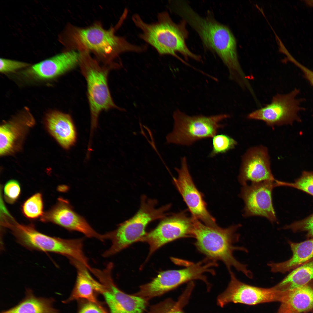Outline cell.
I'll list each match as a JSON object with an SVG mask.
<instances>
[{
    "instance_id": "1",
    "label": "cell",
    "mask_w": 313,
    "mask_h": 313,
    "mask_svg": "<svg viewBox=\"0 0 313 313\" xmlns=\"http://www.w3.org/2000/svg\"><path fill=\"white\" fill-rule=\"evenodd\" d=\"M126 16L123 14L116 25L108 30L104 29L99 22L86 28L69 23L61 36L60 41L67 51L92 52L104 65L120 68L121 63L114 61L121 54L127 52H143L148 47L146 45L132 44L125 38L115 34Z\"/></svg>"
},
{
    "instance_id": "2",
    "label": "cell",
    "mask_w": 313,
    "mask_h": 313,
    "mask_svg": "<svg viewBox=\"0 0 313 313\" xmlns=\"http://www.w3.org/2000/svg\"><path fill=\"white\" fill-rule=\"evenodd\" d=\"M170 10L195 31L206 48L219 57L228 68L230 79L237 83L246 80L238 59L235 38L228 27L209 14L201 16L185 1H174Z\"/></svg>"
},
{
    "instance_id": "3",
    "label": "cell",
    "mask_w": 313,
    "mask_h": 313,
    "mask_svg": "<svg viewBox=\"0 0 313 313\" xmlns=\"http://www.w3.org/2000/svg\"><path fill=\"white\" fill-rule=\"evenodd\" d=\"M132 19L141 31L139 37L154 47L160 55H171L188 66L190 65L179 57L177 52L187 60L190 58L197 61H201V57L192 52L186 45L188 32L184 20L176 23L166 11L159 13L157 21L151 23L145 22L138 14H134Z\"/></svg>"
},
{
    "instance_id": "4",
    "label": "cell",
    "mask_w": 313,
    "mask_h": 313,
    "mask_svg": "<svg viewBox=\"0 0 313 313\" xmlns=\"http://www.w3.org/2000/svg\"><path fill=\"white\" fill-rule=\"evenodd\" d=\"M241 226L238 224L223 228L217 225H206L194 218L193 237L195 239L194 243L197 249L206 258L216 261H221L229 272L233 267L251 279L253 276L252 272L248 269L246 265L237 261L233 254L235 251L248 252L244 247L234 245L240 239V234L237 231Z\"/></svg>"
},
{
    "instance_id": "5",
    "label": "cell",
    "mask_w": 313,
    "mask_h": 313,
    "mask_svg": "<svg viewBox=\"0 0 313 313\" xmlns=\"http://www.w3.org/2000/svg\"><path fill=\"white\" fill-rule=\"evenodd\" d=\"M79 53V65L87 83L91 117L90 136H92L101 111L114 109L122 111L125 110L114 103L108 85L109 72L117 68L113 66L100 65L99 61L93 58L89 52L84 51Z\"/></svg>"
},
{
    "instance_id": "6",
    "label": "cell",
    "mask_w": 313,
    "mask_h": 313,
    "mask_svg": "<svg viewBox=\"0 0 313 313\" xmlns=\"http://www.w3.org/2000/svg\"><path fill=\"white\" fill-rule=\"evenodd\" d=\"M155 199L145 195L141 198L139 210L132 218L119 225L115 230L105 234V239L111 242L110 246L102 254L105 258L118 253L134 243L140 241L146 233L145 229L151 222L163 219L167 215L170 204L156 208Z\"/></svg>"
},
{
    "instance_id": "7",
    "label": "cell",
    "mask_w": 313,
    "mask_h": 313,
    "mask_svg": "<svg viewBox=\"0 0 313 313\" xmlns=\"http://www.w3.org/2000/svg\"><path fill=\"white\" fill-rule=\"evenodd\" d=\"M7 227L12 231L18 243L31 250L59 254L82 263L88 258L83 251V239H63L52 237L37 231L31 225L21 224L10 221Z\"/></svg>"
},
{
    "instance_id": "8",
    "label": "cell",
    "mask_w": 313,
    "mask_h": 313,
    "mask_svg": "<svg viewBox=\"0 0 313 313\" xmlns=\"http://www.w3.org/2000/svg\"><path fill=\"white\" fill-rule=\"evenodd\" d=\"M172 131L166 137L167 143L189 146L197 141L212 138L223 125L220 123L229 117L227 114L191 116L177 109L173 115Z\"/></svg>"
},
{
    "instance_id": "9",
    "label": "cell",
    "mask_w": 313,
    "mask_h": 313,
    "mask_svg": "<svg viewBox=\"0 0 313 313\" xmlns=\"http://www.w3.org/2000/svg\"><path fill=\"white\" fill-rule=\"evenodd\" d=\"M215 263L207 258L196 263H192L183 269L161 272L150 282L141 286L134 295L145 300L159 296L189 281L200 279L206 284L208 281L204 274H215L213 269Z\"/></svg>"
},
{
    "instance_id": "10",
    "label": "cell",
    "mask_w": 313,
    "mask_h": 313,
    "mask_svg": "<svg viewBox=\"0 0 313 313\" xmlns=\"http://www.w3.org/2000/svg\"><path fill=\"white\" fill-rule=\"evenodd\" d=\"M113 267V264L109 263L103 269H93L92 274L100 282L96 291L103 295L111 313H142L146 307V300L119 290L112 279Z\"/></svg>"
},
{
    "instance_id": "11",
    "label": "cell",
    "mask_w": 313,
    "mask_h": 313,
    "mask_svg": "<svg viewBox=\"0 0 313 313\" xmlns=\"http://www.w3.org/2000/svg\"><path fill=\"white\" fill-rule=\"evenodd\" d=\"M299 92V90L295 89L287 94H277L270 103L252 112L247 118L263 121L273 128L299 121L298 112L303 109L299 106L300 100L296 98Z\"/></svg>"
},
{
    "instance_id": "12",
    "label": "cell",
    "mask_w": 313,
    "mask_h": 313,
    "mask_svg": "<svg viewBox=\"0 0 313 313\" xmlns=\"http://www.w3.org/2000/svg\"><path fill=\"white\" fill-rule=\"evenodd\" d=\"M154 229L147 232L140 241L148 243L149 252L147 257L164 245L183 238L193 237L194 218L185 212L173 214L162 219Z\"/></svg>"
},
{
    "instance_id": "13",
    "label": "cell",
    "mask_w": 313,
    "mask_h": 313,
    "mask_svg": "<svg viewBox=\"0 0 313 313\" xmlns=\"http://www.w3.org/2000/svg\"><path fill=\"white\" fill-rule=\"evenodd\" d=\"M230 280L225 290L218 297V303L223 306L232 302L248 305L279 302L281 291L273 287L270 288L257 287L239 281L232 271L229 272Z\"/></svg>"
},
{
    "instance_id": "14",
    "label": "cell",
    "mask_w": 313,
    "mask_h": 313,
    "mask_svg": "<svg viewBox=\"0 0 313 313\" xmlns=\"http://www.w3.org/2000/svg\"><path fill=\"white\" fill-rule=\"evenodd\" d=\"M276 181L243 185L239 196L245 203L244 216H260L266 218L272 223L277 221L272 197L273 189L277 186Z\"/></svg>"
},
{
    "instance_id": "15",
    "label": "cell",
    "mask_w": 313,
    "mask_h": 313,
    "mask_svg": "<svg viewBox=\"0 0 313 313\" xmlns=\"http://www.w3.org/2000/svg\"><path fill=\"white\" fill-rule=\"evenodd\" d=\"M175 169L178 176L176 178H173V183L187 205L192 216L206 225H216L215 219L207 209L201 194L194 183L185 157L181 159L180 168H176Z\"/></svg>"
},
{
    "instance_id": "16",
    "label": "cell",
    "mask_w": 313,
    "mask_h": 313,
    "mask_svg": "<svg viewBox=\"0 0 313 313\" xmlns=\"http://www.w3.org/2000/svg\"><path fill=\"white\" fill-rule=\"evenodd\" d=\"M41 218L42 221L53 223L69 231L81 232L88 238L105 240L104 234L95 231L85 218L74 210L68 200L63 198H59L56 204Z\"/></svg>"
},
{
    "instance_id": "17",
    "label": "cell",
    "mask_w": 313,
    "mask_h": 313,
    "mask_svg": "<svg viewBox=\"0 0 313 313\" xmlns=\"http://www.w3.org/2000/svg\"><path fill=\"white\" fill-rule=\"evenodd\" d=\"M238 180L242 185L249 181L256 183L276 181L272 172L266 147L254 146L246 151L242 158Z\"/></svg>"
},
{
    "instance_id": "18",
    "label": "cell",
    "mask_w": 313,
    "mask_h": 313,
    "mask_svg": "<svg viewBox=\"0 0 313 313\" xmlns=\"http://www.w3.org/2000/svg\"><path fill=\"white\" fill-rule=\"evenodd\" d=\"M34 123V119L28 109L3 123L0 127V155H10L19 151Z\"/></svg>"
},
{
    "instance_id": "19",
    "label": "cell",
    "mask_w": 313,
    "mask_h": 313,
    "mask_svg": "<svg viewBox=\"0 0 313 313\" xmlns=\"http://www.w3.org/2000/svg\"><path fill=\"white\" fill-rule=\"evenodd\" d=\"M80 54L74 51H67L34 64L26 72L28 74L41 79L58 77L79 65Z\"/></svg>"
},
{
    "instance_id": "20",
    "label": "cell",
    "mask_w": 313,
    "mask_h": 313,
    "mask_svg": "<svg viewBox=\"0 0 313 313\" xmlns=\"http://www.w3.org/2000/svg\"><path fill=\"white\" fill-rule=\"evenodd\" d=\"M45 123L47 129L63 148L68 150L75 144L77 134L70 115L59 111L49 113Z\"/></svg>"
},
{
    "instance_id": "21",
    "label": "cell",
    "mask_w": 313,
    "mask_h": 313,
    "mask_svg": "<svg viewBox=\"0 0 313 313\" xmlns=\"http://www.w3.org/2000/svg\"><path fill=\"white\" fill-rule=\"evenodd\" d=\"M276 313H303L313 311V281L303 286L281 291Z\"/></svg>"
},
{
    "instance_id": "22",
    "label": "cell",
    "mask_w": 313,
    "mask_h": 313,
    "mask_svg": "<svg viewBox=\"0 0 313 313\" xmlns=\"http://www.w3.org/2000/svg\"><path fill=\"white\" fill-rule=\"evenodd\" d=\"M292 255L288 260L278 263L268 264L274 273H284L291 271L313 259V238L300 243L289 241Z\"/></svg>"
},
{
    "instance_id": "23",
    "label": "cell",
    "mask_w": 313,
    "mask_h": 313,
    "mask_svg": "<svg viewBox=\"0 0 313 313\" xmlns=\"http://www.w3.org/2000/svg\"><path fill=\"white\" fill-rule=\"evenodd\" d=\"M70 263L76 268L77 277L75 283L72 294L64 303L80 299H86L90 302L97 304L94 295L95 291L94 284V279L88 272L89 270L83 265L72 259H68Z\"/></svg>"
},
{
    "instance_id": "24",
    "label": "cell",
    "mask_w": 313,
    "mask_h": 313,
    "mask_svg": "<svg viewBox=\"0 0 313 313\" xmlns=\"http://www.w3.org/2000/svg\"><path fill=\"white\" fill-rule=\"evenodd\" d=\"M52 298L38 297L29 289L24 298L14 307L1 313H60L53 306Z\"/></svg>"
},
{
    "instance_id": "25",
    "label": "cell",
    "mask_w": 313,
    "mask_h": 313,
    "mask_svg": "<svg viewBox=\"0 0 313 313\" xmlns=\"http://www.w3.org/2000/svg\"><path fill=\"white\" fill-rule=\"evenodd\" d=\"M313 281V259L290 272L274 286L277 290L286 291L305 285Z\"/></svg>"
},
{
    "instance_id": "26",
    "label": "cell",
    "mask_w": 313,
    "mask_h": 313,
    "mask_svg": "<svg viewBox=\"0 0 313 313\" xmlns=\"http://www.w3.org/2000/svg\"><path fill=\"white\" fill-rule=\"evenodd\" d=\"M43 204L41 194L37 193L28 198L23 203L22 210L24 215L30 219L41 217L44 214Z\"/></svg>"
},
{
    "instance_id": "27",
    "label": "cell",
    "mask_w": 313,
    "mask_h": 313,
    "mask_svg": "<svg viewBox=\"0 0 313 313\" xmlns=\"http://www.w3.org/2000/svg\"><path fill=\"white\" fill-rule=\"evenodd\" d=\"M237 144L236 141L228 135L216 134L212 137V149L209 156L213 157L217 154L225 153L234 148Z\"/></svg>"
},
{
    "instance_id": "28",
    "label": "cell",
    "mask_w": 313,
    "mask_h": 313,
    "mask_svg": "<svg viewBox=\"0 0 313 313\" xmlns=\"http://www.w3.org/2000/svg\"><path fill=\"white\" fill-rule=\"evenodd\" d=\"M279 185L296 189L313 196V172L304 171L294 182L279 181Z\"/></svg>"
},
{
    "instance_id": "29",
    "label": "cell",
    "mask_w": 313,
    "mask_h": 313,
    "mask_svg": "<svg viewBox=\"0 0 313 313\" xmlns=\"http://www.w3.org/2000/svg\"><path fill=\"white\" fill-rule=\"evenodd\" d=\"M283 228L294 232H306L307 238H313V213L303 219L285 225Z\"/></svg>"
},
{
    "instance_id": "30",
    "label": "cell",
    "mask_w": 313,
    "mask_h": 313,
    "mask_svg": "<svg viewBox=\"0 0 313 313\" xmlns=\"http://www.w3.org/2000/svg\"><path fill=\"white\" fill-rule=\"evenodd\" d=\"M3 191L6 201L10 203H14L18 199L21 194L20 184L16 180H10L5 184Z\"/></svg>"
},
{
    "instance_id": "31",
    "label": "cell",
    "mask_w": 313,
    "mask_h": 313,
    "mask_svg": "<svg viewBox=\"0 0 313 313\" xmlns=\"http://www.w3.org/2000/svg\"><path fill=\"white\" fill-rule=\"evenodd\" d=\"M0 61V71L2 73L14 72L30 65L25 62L3 58H1Z\"/></svg>"
},
{
    "instance_id": "32",
    "label": "cell",
    "mask_w": 313,
    "mask_h": 313,
    "mask_svg": "<svg viewBox=\"0 0 313 313\" xmlns=\"http://www.w3.org/2000/svg\"><path fill=\"white\" fill-rule=\"evenodd\" d=\"M288 61L291 62L301 69L305 77L313 86V71L301 64L292 55L288 57Z\"/></svg>"
},
{
    "instance_id": "33",
    "label": "cell",
    "mask_w": 313,
    "mask_h": 313,
    "mask_svg": "<svg viewBox=\"0 0 313 313\" xmlns=\"http://www.w3.org/2000/svg\"><path fill=\"white\" fill-rule=\"evenodd\" d=\"M79 313H107L95 303L90 302L85 304Z\"/></svg>"
},
{
    "instance_id": "34",
    "label": "cell",
    "mask_w": 313,
    "mask_h": 313,
    "mask_svg": "<svg viewBox=\"0 0 313 313\" xmlns=\"http://www.w3.org/2000/svg\"><path fill=\"white\" fill-rule=\"evenodd\" d=\"M162 313H183L176 306H175L167 311H163Z\"/></svg>"
},
{
    "instance_id": "35",
    "label": "cell",
    "mask_w": 313,
    "mask_h": 313,
    "mask_svg": "<svg viewBox=\"0 0 313 313\" xmlns=\"http://www.w3.org/2000/svg\"><path fill=\"white\" fill-rule=\"evenodd\" d=\"M303 1L307 5L311 7H313V0H306Z\"/></svg>"
}]
</instances>
